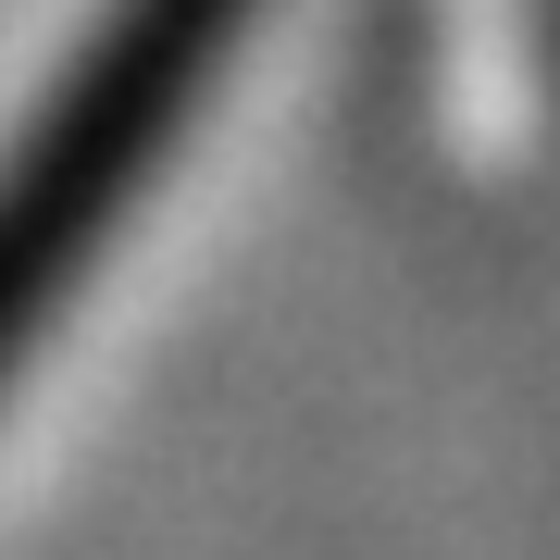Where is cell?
I'll use <instances>...</instances> for the list:
<instances>
[{"instance_id": "1", "label": "cell", "mask_w": 560, "mask_h": 560, "mask_svg": "<svg viewBox=\"0 0 560 560\" xmlns=\"http://www.w3.org/2000/svg\"><path fill=\"white\" fill-rule=\"evenodd\" d=\"M261 0H113L101 38L62 62L50 113L0 162V374L50 337L62 287L101 261L113 212L150 187V162L187 138L200 75L249 38Z\"/></svg>"}]
</instances>
